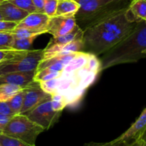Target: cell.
Returning <instances> with one entry per match:
<instances>
[{
    "label": "cell",
    "mask_w": 146,
    "mask_h": 146,
    "mask_svg": "<svg viewBox=\"0 0 146 146\" xmlns=\"http://www.w3.org/2000/svg\"><path fill=\"white\" fill-rule=\"evenodd\" d=\"M145 50L146 21H141L127 37L102 54L99 59L101 71L118 64L137 62L145 58Z\"/></svg>",
    "instance_id": "6da1fadb"
},
{
    "label": "cell",
    "mask_w": 146,
    "mask_h": 146,
    "mask_svg": "<svg viewBox=\"0 0 146 146\" xmlns=\"http://www.w3.org/2000/svg\"><path fill=\"white\" fill-rule=\"evenodd\" d=\"M80 8L75 15L76 24L85 31L101 21L128 9L133 0H76Z\"/></svg>",
    "instance_id": "7a4b0ae2"
},
{
    "label": "cell",
    "mask_w": 146,
    "mask_h": 146,
    "mask_svg": "<svg viewBox=\"0 0 146 146\" xmlns=\"http://www.w3.org/2000/svg\"><path fill=\"white\" fill-rule=\"evenodd\" d=\"M122 40L115 32L94 26L84 31L82 52L98 57L111 50Z\"/></svg>",
    "instance_id": "3957f363"
},
{
    "label": "cell",
    "mask_w": 146,
    "mask_h": 146,
    "mask_svg": "<svg viewBox=\"0 0 146 146\" xmlns=\"http://www.w3.org/2000/svg\"><path fill=\"white\" fill-rule=\"evenodd\" d=\"M44 129L30 120L27 115L17 114L13 116L1 133L17 139L29 145H35L38 136Z\"/></svg>",
    "instance_id": "277c9868"
},
{
    "label": "cell",
    "mask_w": 146,
    "mask_h": 146,
    "mask_svg": "<svg viewBox=\"0 0 146 146\" xmlns=\"http://www.w3.org/2000/svg\"><path fill=\"white\" fill-rule=\"evenodd\" d=\"M42 59L43 50H29L22 57L1 63L0 74L36 72L38 64Z\"/></svg>",
    "instance_id": "5b68a950"
},
{
    "label": "cell",
    "mask_w": 146,
    "mask_h": 146,
    "mask_svg": "<svg viewBox=\"0 0 146 146\" xmlns=\"http://www.w3.org/2000/svg\"><path fill=\"white\" fill-rule=\"evenodd\" d=\"M61 113L62 112H57L53 110L50 96L25 115L36 124L43 127L44 130H46L58 121Z\"/></svg>",
    "instance_id": "8992f818"
},
{
    "label": "cell",
    "mask_w": 146,
    "mask_h": 146,
    "mask_svg": "<svg viewBox=\"0 0 146 146\" xmlns=\"http://www.w3.org/2000/svg\"><path fill=\"white\" fill-rule=\"evenodd\" d=\"M50 96L51 94L42 90L39 83L34 81L32 84L24 88V102L20 114L27 115Z\"/></svg>",
    "instance_id": "52a82bcc"
},
{
    "label": "cell",
    "mask_w": 146,
    "mask_h": 146,
    "mask_svg": "<svg viewBox=\"0 0 146 146\" xmlns=\"http://www.w3.org/2000/svg\"><path fill=\"white\" fill-rule=\"evenodd\" d=\"M76 25L75 17L54 16L49 18L46 29L47 33L57 37L69 33Z\"/></svg>",
    "instance_id": "ba28073f"
},
{
    "label": "cell",
    "mask_w": 146,
    "mask_h": 146,
    "mask_svg": "<svg viewBox=\"0 0 146 146\" xmlns=\"http://www.w3.org/2000/svg\"><path fill=\"white\" fill-rule=\"evenodd\" d=\"M146 130V107L132 125L122 135L115 139L117 142L131 143L141 137Z\"/></svg>",
    "instance_id": "9c48e42d"
},
{
    "label": "cell",
    "mask_w": 146,
    "mask_h": 146,
    "mask_svg": "<svg viewBox=\"0 0 146 146\" xmlns=\"http://www.w3.org/2000/svg\"><path fill=\"white\" fill-rule=\"evenodd\" d=\"M35 71L27 72H12L0 74V84H10L27 87L34 82Z\"/></svg>",
    "instance_id": "30bf717a"
},
{
    "label": "cell",
    "mask_w": 146,
    "mask_h": 146,
    "mask_svg": "<svg viewBox=\"0 0 146 146\" xmlns=\"http://www.w3.org/2000/svg\"><path fill=\"white\" fill-rule=\"evenodd\" d=\"M0 12L4 20L14 21L17 24L24 19L29 14L25 10L19 8L18 7L6 0L0 4Z\"/></svg>",
    "instance_id": "8fae6325"
},
{
    "label": "cell",
    "mask_w": 146,
    "mask_h": 146,
    "mask_svg": "<svg viewBox=\"0 0 146 146\" xmlns=\"http://www.w3.org/2000/svg\"><path fill=\"white\" fill-rule=\"evenodd\" d=\"M49 17L44 13H30L17 24L19 28H29L34 29H46Z\"/></svg>",
    "instance_id": "7c38bea8"
},
{
    "label": "cell",
    "mask_w": 146,
    "mask_h": 146,
    "mask_svg": "<svg viewBox=\"0 0 146 146\" xmlns=\"http://www.w3.org/2000/svg\"><path fill=\"white\" fill-rule=\"evenodd\" d=\"M127 16L133 22L146 21V1L133 0L127 10Z\"/></svg>",
    "instance_id": "4fadbf2b"
},
{
    "label": "cell",
    "mask_w": 146,
    "mask_h": 146,
    "mask_svg": "<svg viewBox=\"0 0 146 146\" xmlns=\"http://www.w3.org/2000/svg\"><path fill=\"white\" fill-rule=\"evenodd\" d=\"M78 52L60 53V54H56V55L50 57V58L46 59V60H41L38 64L36 72L44 70V69L54 64H61L66 66L78 54Z\"/></svg>",
    "instance_id": "5bb4252c"
},
{
    "label": "cell",
    "mask_w": 146,
    "mask_h": 146,
    "mask_svg": "<svg viewBox=\"0 0 146 146\" xmlns=\"http://www.w3.org/2000/svg\"><path fill=\"white\" fill-rule=\"evenodd\" d=\"M83 37H84V31L80 29L78 25H76L75 28L68 34L60 37H52L47 44L46 47H52L54 45H64L76 40L83 39Z\"/></svg>",
    "instance_id": "9a60e30c"
},
{
    "label": "cell",
    "mask_w": 146,
    "mask_h": 146,
    "mask_svg": "<svg viewBox=\"0 0 146 146\" xmlns=\"http://www.w3.org/2000/svg\"><path fill=\"white\" fill-rule=\"evenodd\" d=\"M80 8V4L76 0H58L56 16L75 17Z\"/></svg>",
    "instance_id": "2e32d148"
},
{
    "label": "cell",
    "mask_w": 146,
    "mask_h": 146,
    "mask_svg": "<svg viewBox=\"0 0 146 146\" xmlns=\"http://www.w3.org/2000/svg\"><path fill=\"white\" fill-rule=\"evenodd\" d=\"M88 54H89L88 53L79 52L78 54L65 66L61 73L62 74H71V73H74L84 68L86 64Z\"/></svg>",
    "instance_id": "e0dca14e"
},
{
    "label": "cell",
    "mask_w": 146,
    "mask_h": 146,
    "mask_svg": "<svg viewBox=\"0 0 146 146\" xmlns=\"http://www.w3.org/2000/svg\"><path fill=\"white\" fill-rule=\"evenodd\" d=\"M26 87L14 84H0V102H7L10 98L21 92Z\"/></svg>",
    "instance_id": "ac0fdd59"
},
{
    "label": "cell",
    "mask_w": 146,
    "mask_h": 146,
    "mask_svg": "<svg viewBox=\"0 0 146 146\" xmlns=\"http://www.w3.org/2000/svg\"><path fill=\"white\" fill-rule=\"evenodd\" d=\"M11 33L14 36V38L20 39L28 38V37H34V36L38 37L41 34L47 33V31L46 29H34L16 27Z\"/></svg>",
    "instance_id": "d6986e66"
},
{
    "label": "cell",
    "mask_w": 146,
    "mask_h": 146,
    "mask_svg": "<svg viewBox=\"0 0 146 146\" xmlns=\"http://www.w3.org/2000/svg\"><path fill=\"white\" fill-rule=\"evenodd\" d=\"M61 75V72L53 71L48 69H44L35 72L34 80L37 82H44L49 81L59 77Z\"/></svg>",
    "instance_id": "ffe728a7"
},
{
    "label": "cell",
    "mask_w": 146,
    "mask_h": 146,
    "mask_svg": "<svg viewBox=\"0 0 146 146\" xmlns=\"http://www.w3.org/2000/svg\"><path fill=\"white\" fill-rule=\"evenodd\" d=\"M28 50H18L14 49L0 50V64L9 60H14L22 57Z\"/></svg>",
    "instance_id": "44dd1931"
},
{
    "label": "cell",
    "mask_w": 146,
    "mask_h": 146,
    "mask_svg": "<svg viewBox=\"0 0 146 146\" xmlns=\"http://www.w3.org/2000/svg\"><path fill=\"white\" fill-rule=\"evenodd\" d=\"M24 89L21 90V92L17 93L14 96H13L11 98H10L7 102L9 105L11 111L14 113V115L20 114L21 108L23 106V102H24Z\"/></svg>",
    "instance_id": "7402d4cb"
},
{
    "label": "cell",
    "mask_w": 146,
    "mask_h": 146,
    "mask_svg": "<svg viewBox=\"0 0 146 146\" xmlns=\"http://www.w3.org/2000/svg\"><path fill=\"white\" fill-rule=\"evenodd\" d=\"M37 36L28 37V38H14L11 48L18 50H29L34 40L36 39Z\"/></svg>",
    "instance_id": "603a6c76"
},
{
    "label": "cell",
    "mask_w": 146,
    "mask_h": 146,
    "mask_svg": "<svg viewBox=\"0 0 146 146\" xmlns=\"http://www.w3.org/2000/svg\"><path fill=\"white\" fill-rule=\"evenodd\" d=\"M51 105L53 110L57 112H62L63 110L68 105L66 99L63 94L59 93L51 94Z\"/></svg>",
    "instance_id": "cb8c5ba5"
},
{
    "label": "cell",
    "mask_w": 146,
    "mask_h": 146,
    "mask_svg": "<svg viewBox=\"0 0 146 146\" xmlns=\"http://www.w3.org/2000/svg\"><path fill=\"white\" fill-rule=\"evenodd\" d=\"M84 68L88 70V71L96 73V74H98L100 72H101V62H100V60L98 58L97 56L89 54H88L86 64Z\"/></svg>",
    "instance_id": "d4e9b609"
},
{
    "label": "cell",
    "mask_w": 146,
    "mask_h": 146,
    "mask_svg": "<svg viewBox=\"0 0 146 146\" xmlns=\"http://www.w3.org/2000/svg\"><path fill=\"white\" fill-rule=\"evenodd\" d=\"M6 1L17 6L19 8L25 10L29 14L36 12V9L33 4L32 0H6Z\"/></svg>",
    "instance_id": "484cf974"
},
{
    "label": "cell",
    "mask_w": 146,
    "mask_h": 146,
    "mask_svg": "<svg viewBox=\"0 0 146 146\" xmlns=\"http://www.w3.org/2000/svg\"><path fill=\"white\" fill-rule=\"evenodd\" d=\"M0 146H36L29 145L17 139L9 137L0 133Z\"/></svg>",
    "instance_id": "4316f807"
},
{
    "label": "cell",
    "mask_w": 146,
    "mask_h": 146,
    "mask_svg": "<svg viewBox=\"0 0 146 146\" xmlns=\"http://www.w3.org/2000/svg\"><path fill=\"white\" fill-rule=\"evenodd\" d=\"M58 0H44V13L49 18L56 16Z\"/></svg>",
    "instance_id": "83f0119b"
},
{
    "label": "cell",
    "mask_w": 146,
    "mask_h": 146,
    "mask_svg": "<svg viewBox=\"0 0 146 146\" xmlns=\"http://www.w3.org/2000/svg\"><path fill=\"white\" fill-rule=\"evenodd\" d=\"M14 40L11 32H0V49H12Z\"/></svg>",
    "instance_id": "f1b7e54d"
},
{
    "label": "cell",
    "mask_w": 146,
    "mask_h": 146,
    "mask_svg": "<svg viewBox=\"0 0 146 146\" xmlns=\"http://www.w3.org/2000/svg\"><path fill=\"white\" fill-rule=\"evenodd\" d=\"M17 23L6 20L0 21V32H11L17 27Z\"/></svg>",
    "instance_id": "f546056e"
},
{
    "label": "cell",
    "mask_w": 146,
    "mask_h": 146,
    "mask_svg": "<svg viewBox=\"0 0 146 146\" xmlns=\"http://www.w3.org/2000/svg\"><path fill=\"white\" fill-rule=\"evenodd\" d=\"M0 113L8 116L15 115L7 102H0Z\"/></svg>",
    "instance_id": "4dcf8cb0"
},
{
    "label": "cell",
    "mask_w": 146,
    "mask_h": 146,
    "mask_svg": "<svg viewBox=\"0 0 146 146\" xmlns=\"http://www.w3.org/2000/svg\"><path fill=\"white\" fill-rule=\"evenodd\" d=\"M12 117L13 116L5 115L0 113V132L4 130V127L7 126V125L8 124V123Z\"/></svg>",
    "instance_id": "1f68e13d"
},
{
    "label": "cell",
    "mask_w": 146,
    "mask_h": 146,
    "mask_svg": "<svg viewBox=\"0 0 146 146\" xmlns=\"http://www.w3.org/2000/svg\"><path fill=\"white\" fill-rule=\"evenodd\" d=\"M32 2L36 9V12L44 13V0H32Z\"/></svg>",
    "instance_id": "d6a6232c"
},
{
    "label": "cell",
    "mask_w": 146,
    "mask_h": 146,
    "mask_svg": "<svg viewBox=\"0 0 146 146\" xmlns=\"http://www.w3.org/2000/svg\"><path fill=\"white\" fill-rule=\"evenodd\" d=\"M114 142L113 140L108 143H95V142H91L89 143H86L84 146H113Z\"/></svg>",
    "instance_id": "836d02e7"
},
{
    "label": "cell",
    "mask_w": 146,
    "mask_h": 146,
    "mask_svg": "<svg viewBox=\"0 0 146 146\" xmlns=\"http://www.w3.org/2000/svg\"><path fill=\"white\" fill-rule=\"evenodd\" d=\"M126 146H145V143H144L143 140L141 138L138 139V140L133 141L131 143H128Z\"/></svg>",
    "instance_id": "e575fe53"
},
{
    "label": "cell",
    "mask_w": 146,
    "mask_h": 146,
    "mask_svg": "<svg viewBox=\"0 0 146 146\" xmlns=\"http://www.w3.org/2000/svg\"><path fill=\"white\" fill-rule=\"evenodd\" d=\"M141 138L143 140L144 143H145V145L146 146V130H145V132H144V133H143V135L141 136Z\"/></svg>",
    "instance_id": "d590c367"
},
{
    "label": "cell",
    "mask_w": 146,
    "mask_h": 146,
    "mask_svg": "<svg viewBox=\"0 0 146 146\" xmlns=\"http://www.w3.org/2000/svg\"><path fill=\"white\" fill-rule=\"evenodd\" d=\"M1 20H4V19H3V17L2 15H1V12H0V21H1Z\"/></svg>",
    "instance_id": "8d00e7d4"
},
{
    "label": "cell",
    "mask_w": 146,
    "mask_h": 146,
    "mask_svg": "<svg viewBox=\"0 0 146 146\" xmlns=\"http://www.w3.org/2000/svg\"><path fill=\"white\" fill-rule=\"evenodd\" d=\"M4 1H5V0H0V4H1Z\"/></svg>",
    "instance_id": "74e56055"
},
{
    "label": "cell",
    "mask_w": 146,
    "mask_h": 146,
    "mask_svg": "<svg viewBox=\"0 0 146 146\" xmlns=\"http://www.w3.org/2000/svg\"><path fill=\"white\" fill-rule=\"evenodd\" d=\"M144 54H145V55L146 56V50H145V52H144Z\"/></svg>",
    "instance_id": "f35d334b"
},
{
    "label": "cell",
    "mask_w": 146,
    "mask_h": 146,
    "mask_svg": "<svg viewBox=\"0 0 146 146\" xmlns=\"http://www.w3.org/2000/svg\"><path fill=\"white\" fill-rule=\"evenodd\" d=\"M0 50H4V49H0Z\"/></svg>",
    "instance_id": "ab89813d"
},
{
    "label": "cell",
    "mask_w": 146,
    "mask_h": 146,
    "mask_svg": "<svg viewBox=\"0 0 146 146\" xmlns=\"http://www.w3.org/2000/svg\"><path fill=\"white\" fill-rule=\"evenodd\" d=\"M145 1H146V0H145Z\"/></svg>",
    "instance_id": "60d3db41"
}]
</instances>
